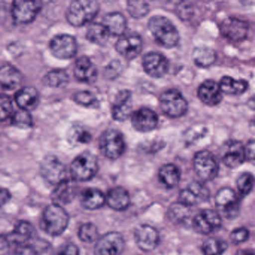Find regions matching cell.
Instances as JSON below:
<instances>
[{"label": "cell", "mask_w": 255, "mask_h": 255, "mask_svg": "<svg viewBox=\"0 0 255 255\" xmlns=\"http://www.w3.org/2000/svg\"><path fill=\"white\" fill-rule=\"evenodd\" d=\"M68 223L69 216L63 207L52 204L44 210L40 225L49 235L57 237L65 232Z\"/></svg>", "instance_id": "1"}, {"label": "cell", "mask_w": 255, "mask_h": 255, "mask_svg": "<svg viewBox=\"0 0 255 255\" xmlns=\"http://www.w3.org/2000/svg\"><path fill=\"white\" fill-rule=\"evenodd\" d=\"M148 28L155 39L163 47L171 48L178 44V31L167 17L153 16L149 20Z\"/></svg>", "instance_id": "2"}, {"label": "cell", "mask_w": 255, "mask_h": 255, "mask_svg": "<svg viewBox=\"0 0 255 255\" xmlns=\"http://www.w3.org/2000/svg\"><path fill=\"white\" fill-rule=\"evenodd\" d=\"M99 4L93 0H76L67 11V20L74 26H82L92 21L99 11Z\"/></svg>", "instance_id": "3"}, {"label": "cell", "mask_w": 255, "mask_h": 255, "mask_svg": "<svg viewBox=\"0 0 255 255\" xmlns=\"http://www.w3.org/2000/svg\"><path fill=\"white\" fill-rule=\"evenodd\" d=\"M98 171V158L90 152H84L79 155L71 165V176L77 181L91 180Z\"/></svg>", "instance_id": "4"}, {"label": "cell", "mask_w": 255, "mask_h": 255, "mask_svg": "<svg viewBox=\"0 0 255 255\" xmlns=\"http://www.w3.org/2000/svg\"><path fill=\"white\" fill-rule=\"evenodd\" d=\"M161 110L168 117L179 118L186 114L188 103L179 91L169 89L159 97Z\"/></svg>", "instance_id": "5"}, {"label": "cell", "mask_w": 255, "mask_h": 255, "mask_svg": "<svg viewBox=\"0 0 255 255\" xmlns=\"http://www.w3.org/2000/svg\"><path fill=\"white\" fill-rule=\"evenodd\" d=\"M99 146L106 157L110 159H118L123 154L125 150L123 134L116 129H107L100 138Z\"/></svg>", "instance_id": "6"}, {"label": "cell", "mask_w": 255, "mask_h": 255, "mask_svg": "<svg viewBox=\"0 0 255 255\" xmlns=\"http://www.w3.org/2000/svg\"><path fill=\"white\" fill-rule=\"evenodd\" d=\"M43 178L50 184H59L67 180V169L63 162L53 155L46 156L40 166Z\"/></svg>", "instance_id": "7"}, {"label": "cell", "mask_w": 255, "mask_h": 255, "mask_svg": "<svg viewBox=\"0 0 255 255\" xmlns=\"http://www.w3.org/2000/svg\"><path fill=\"white\" fill-rule=\"evenodd\" d=\"M194 168L198 177L204 181L213 180L219 169L217 159L208 150H201L195 155Z\"/></svg>", "instance_id": "8"}, {"label": "cell", "mask_w": 255, "mask_h": 255, "mask_svg": "<svg viewBox=\"0 0 255 255\" xmlns=\"http://www.w3.org/2000/svg\"><path fill=\"white\" fill-rule=\"evenodd\" d=\"M41 6L40 1H14L11 7L13 19L19 24L31 23L38 15Z\"/></svg>", "instance_id": "9"}, {"label": "cell", "mask_w": 255, "mask_h": 255, "mask_svg": "<svg viewBox=\"0 0 255 255\" xmlns=\"http://www.w3.org/2000/svg\"><path fill=\"white\" fill-rule=\"evenodd\" d=\"M125 247V240L118 232L107 233L98 238L95 247V255H121Z\"/></svg>", "instance_id": "10"}, {"label": "cell", "mask_w": 255, "mask_h": 255, "mask_svg": "<svg viewBox=\"0 0 255 255\" xmlns=\"http://www.w3.org/2000/svg\"><path fill=\"white\" fill-rule=\"evenodd\" d=\"M216 204L224 216L228 219L237 217L240 204L235 192L230 188H223L216 195Z\"/></svg>", "instance_id": "11"}, {"label": "cell", "mask_w": 255, "mask_h": 255, "mask_svg": "<svg viewBox=\"0 0 255 255\" xmlns=\"http://www.w3.org/2000/svg\"><path fill=\"white\" fill-rule=\"evenodd\" d=\"M50 50L58 59H71L77 53V41L74 37L66 34L56 35L50 41Z\"/></svg>", "instance_id": "12"}, {"label": "cell", "mask_w": 255, "mask_h": 255, "mask_svg": "<svg viewBox=\"0 0 255 255\" xmlns=\"http://www.w3.org/2000/svg\"><path fill=\"white\" fill-rule=\"evenodd\" d=\"M222 35L232 42H240L247 37L249 24L237 17H228L220 25Z\"/></svg>", "instance_id": "13"}, {"label": "cell", "mask_w": 255, "mask_h": 255, "mask_svg": "<svg viewBox=\"0 0 255 255\" xmlns=\"http://www.w3.org/2000/svg\"><path fill=\"white\" fill-rule=\"evenodd\" d=\"M221 223L222 219L217 212L206 209L195 216L192 221V227L195 232L207 235L219 228Z\"/></svg>", "instance_id": "14"}, {"label": "cell", "mask_w": 255, "mask_h": 255, "mask_svg": "<svg viewBox=\"0 0 255 255\" xmlns=\"http://www.w3.org/2000/svg\"><path fill=\"white\" fill-rule=\"evenodd\" d=\"M141 36L136 33H128L120 36L116 44V50L125 59H135L142 50Z\"/></svg>", "instance_id": "15"}, {"label": "cell", "mask_w": 255, "mask_h": 255, "mask_svg": "<svg viewBox=\"0 0 255 255\" xmlns=\"http://www.w3.org/2000/svg\"><path fill=\"white\" fill-rule=\"evenodd\" d=\"M144 71L153 78H161L167 74L169 68L168 59L161 53L150 52L143 58Z\"/></svg>", "instance_id": "16"}, {"label": "cell", "mask_w": 255, "mask_h": 255, "mask_svg": "<svg viewBox=\"0 0 255 255\" xmlns=\"http://www.w3.org/2000/svg\"><path fill=\"white\" fill-rule=\"evenodd\" d=\"M135 241L140 249L144 252H150L157 247L159 236L153 227L141 225L135 231Z\"/></svg>", "instance_id": "17"}, {"label": "cell", "mask_w": 255, "mask_h": 255, "mask_svg": "<svg viewBox=\"0 0 255 255\" xmlns=\"http://www.w3.org/2000/svg\"><path fill=\"white\" fill-rule=\"evenodd\" d=\"M132 108V94L129 90L118 93L112 106V116L114 120L124 122L129 118Z\"/></svg>", "instance_id": "18"}, {"label": "cell", "mask_w": 255, "mask_h": 255, "mask_svg": "<svg viewBox=\"0 0 255 255\" xmlns=\"http://www.w3.org/2000/svg\"><path fill=\"white\" fill-rule=\"evenodd\" d=\"M132 125L137 131L141 132H150L157 126L159 118L153 110L141 108L137 110L132 116Z\"/></svg>", "instance_id": "19"}, {"label": "cell", "mask_w": 255, "mask_h": 255, "mask_svg": "<svg viewBox=\"0 0 255 255\" xmlns=\"http://www.w3.org/2000/svg\"><path fill=\"white\" fill-rule=\"evenodd\" d=\"M246 159L243 144L239 141H230L225 145L222 160L226 166L235 168L241 165Z\"/></svg>", "instance_id": "20"}, {"label": "cell", "mask_w": 255, "mask_h": 255, "mask_svg": "<svg viewBox=\"0 0 255 255\" xmlns=\"http://www.w3.org/2000/svg\"><path fill=\"white\" fill-rule=\"evenodd\" d=\"M74 71L77 80L87 84H93L98 77L96 67L86 56H82L77 59Z\"/></svg>", "instance_id": "21"}, {"label": "cell", "mask_w": 255, "mask_h": 255, "mask_svg": "<svg viewBox=\"0 0 255 255\" xmlns=\"http://www.w3.org/2000/svg\"><path fill=\"white\" fill-rule=\"evenodd\" d=\"M198 95L200 100L210 107L217 105L222 100L219 84L211 80H206L200 86Z\"/></svg>", "instance_id": "22"}, {"label": "cell", "mask_w": 255, "mask_h": 255, "mask_svg": "<svg viewBox=\"0 0 255 255\" xmlns=\"http://www.w3.org/2000/svg\"><path fill=\"white\" fill-rule=\"evenodd\" d=\"M21 73L12 65L0 67V88L3 90L11 91L17 89L21 83Z\"/></svg>", "instance_id": "23"}, {"label": "cell", "mask_w": 255, "mask_h": 255, "mask_svg": "<svg viewBox=\"0 0 255 255\" xmlns=\"http://www.w3.org/2000/svg\"><path fill=\"white\" fill-rule=\"evenodd\" d=\"M76 186L72 182L67 179L65 181L56 185L52 192L53 204L59 206L66 205L74 200L76 196Z\"/></svg>", "instance_id": "24"}, {"label": "cell", "mask_w": 255, "mask_h": 255, "mask_svg": "<svg viewBox=\"0 0 255 255\" xmlns=\"http://www.w3.org/2000/svg\"><path fill=\"white\" fill-rule=\"evenodd\" d=\"M8 237L16 246L36 238V231L32 224L26 221H20L16 225L14 231L8 234Z\"/></svg>", "instance_id": "25"}, {"label": "cell", "mask_w": 255, "mask_h": 255, "mask_svg": "<svg viewBox=\"0 0 255 255\" xmlns=\"http://www.w3.org/2000/svg\"><path fill=\"white\" fill-rule=\"evenodd\" d=\"M15 101L20 110L29 112L35 110L39 103V94L33 87L23 88L15 95Z\"/></svg>", "instance_id": "26"}, {"label": "cell", "mask_w": 255, "mask_h": 255, "mask_svg": "<svg viewBox=\"0 0 255 255\" xmlns=\"http://www.w3.org/2000/svg\"><path fill=\"white\" fill-rule=\"evenodd\" d=\"M106 202L113 210H123L128 208L130 198L125 188L116 187L109 191L106 196Z\"/></svg>", "instance_id": "27"}, {"label": "cell", "mask_w": 255, "mask_h": 255, "mask_svg": "<svg viewBox=\"0 0 255 255\" xmlns=\"http://www.w3.org/2000/svg\"><path fill=\"white\" fill-rule=\"evenodd\" d=\"M102 24L105 26L110 35L122 36L127 28V20L121 13L111 12L104 17Z\"/></svg>", "instance_id": "28"}, {"label": "cell", "mask_w": 255, "mask_h": 255, "mask_svg": "<svg viewBox=\"0 0 255 255\" xmlns=\"http://www.w3.org/2000/svg\"><path fill=\"white\" fill-rule=\"evenodd\" d=\"M80 202L85 209L89 210L101 208L106 203V196L101 191L96 189H87L83 191Z\"/></svg>", "instance_id": "29"}, {"label": "cell", "mask_w": 255, "mask_h": 255, "mask_svg": "<svg viewBox=\"0 0 255 255\" xmlns=\"http://www.w3.org/2000/svg\"><path fill=\"white\" fill-rule=\"evenodd\" d=\"M221 92L230 95H240L244 93L249 87V83L244 80H235L231 77H224L219 84Z\"/></svg>", "instance_id": "30"}, {"label": "cell", "mask_w": 255, "mask_h": 255, "mask_svg": "<svg viewBox=\"0 0 255 255\" xmlns=\"http://www.w3.org/2000/svg\"><path fill=\"white\" fill-rule=\"evenodd\" d=\"M159 179L165 187L172 189L177 186L180 182V169L174 164L163 165L159 169Z\"/></svg>", "instance_id": "31"}, {"label": "cell", "mask_w": 255, "mask_h": 255, "mask_svg": "<svg viewBox=\"0 0 255 255\" xmlns=\"http://www.w3.org/2000/svg\"><path fill=\"white\" fill-rule=\"evenodd\" d=\"M192 59L198 67L207 68L216 62V53L210 47H196L192 53Z\"/></svg>", "instance_id": "32"}, {"label": "cell", "mask_w": 255, "mask_h": 255, "mask_svg": "<svg viewBox=\"0 0 255 255\" xmlns=\"http://www.w3.org/2000/svg\"><path fill=\"white\" fill-rule=\"evenodd\" d=\"M86 38L90 42L104 46L110 38V33L102 23H92L88 29Z\"/></svg>", "instance_id": "33"}, {"label": "cell", "mask_w": 255, "mask_h": 255, "mask_svg": "<svg viewBox=\"0 0 255 255\" xmlns=\"http://www.w3.org/2000/svg\"><path fill=\"white\" fill-rule=\"evenodd\" d=\"M69 77L65 71L55 70L50 71L44 77V83L53 88H62L68 85Z\"/></svg>", "instance_id": "34"}, {"label": "cell", "mask_w": 255, "mask_h": 255, "mask_svg": "<svg viewBox=\"0 0 255 255\" xmlns=\"http://www.w3.org/2000/svg\"><path fill=\"white\" fill-rule=\"evenodd\" d=\"M227 249L228 244L226 242L217 238L208 239L202 246L204 255H222Z\"/></svg>", "instance_id": "35"}, {"label": "cell", "mask_w": 255, "mask_h": 255, "mask_svg": "<svg viewBox=\"0 0 255 255\" xmlns=\"http://www.w3.org/2000/svg\"><path fill=\"white\" fill-rule=\"evenodd\" d=\"M189 216V207L181 203H174L168 208V218L174 223H181L184 222Z\"/></svg>", "instance_id": "36"}, {"label": "cell", "mask_w": 255, "mask_h": 255, "mask_svg": "<svg viewBox=\"0 0 255 255\" xmlns=\"http://www.w3.org/2000/svg\"><path fill=\"white\" fill-rule=\"evenodd\" d=\"M76 103L89 108H97L99 106V101L92 92L89 91H81L77 92L74 96Z\"/></svg>", "instance_id": "37"}, {"label": "cell", "mask_w": 255, "mask_h": 255, "mask_svg": "<svg viewBox=\"0 0 255 255\" xmlns=\"http://www.w3.org/2000/svg\"><path fill=\"white\" fill-rule=\"evenodd\" d=\"M79 238L84 243H91L98 240V231L97 227L92 223H86L79 230Z\"/></svg>", "instance_id": "38"}, {"label": "cell", "mask_w": 255, "mask_h": 255, "mask_svg": "<svg viewBox=\"0 0 255 255\" xmlns=\"http://www.w3.org/2000/svg\"><path fill=\"white\" fill-rule=\"evenodd\" d=\"M69 140L75 144H88L92 140V134L82 127L73 128L69 132Z\"/></svg>", "instance_id": "39"}, {"label": "cell", "mask_w": 255, "mask_h": 255, "mask_svg": "<svg viewBox=\"0 0 255 255\" xmlns=\"http://www.w3.org/2000/svg\"><path fill=\"white\" fill-rule=\"evenodd\" d=\"M11 122L14 126L23 129L31 128L33 125V120L29 112L23 110H18L12 115Z\"/></svg>", "instance_id": "40"}, {"label": "cell", "mask_w": 255, "mask_h": 255, "mask_svg": "<svg viewBox=\"0 0 255 255\" xmlns=\"http://www.w3.org/2000/svg\"><path fill=\"white\" fill-rule=\"evenodd\" d=\"M128 11L134 18H141L148 13L149 5L144 1H129L128 2Z\"/></svg>", "instance_id": "41"}, {"label": "cell", "mask_w": 255, "mask_h": 255, "mask_svg": "<svg viewBox=\"0 0 255 255\" xmlns=\"http://www.w3.org/2000/svg\"><path fill=\"white\" fill-rule=\"evenodd\" d=\"M187 189L195 195L199 203L207 201L210 198L208 188L199 182H192L188 186Z\"/></svg>", "instance_id": "42"}, {"label": "cell", "mask_w": 255, "mask_h": 255, "mask_svg": "<svg viewBox=\"0 0 255 255\" xmlns=\"http://www.w3.org/2000/svg\"><path fill=\"white\" fill-rule=\"evenodd\" d=\"M237 186L241 195H247L253 188V175L250 173H243L237 179Z\"/></svg>", "instance_id": "43"}, {"label": "cell", "mask_w": 255, "mask_h": 255, "mask_svg": "<svg viewBox=\"0 0 255 255\" xmlns=\"http://www.w3.org/2000/svg\"><path fill=\"white\" fill-rule=\"evenodd\" d=\"M13 115L12 101L6 95H0V122L11 117Z\"/></svg>", "instance_id": "44"}, {"label": "cell", "mask_w": 255, "mask_h": 255, "mask_svg": "<svg viewBox=\"0 0 255 255\" xmlns=\"http://www.w3.org/2000/svg\"><path fill=\"white\" fill-rule=\"evenodd\" d=\"M123 71V67L119 61H112L104 70V77L108 80L118 78Z\"/></svg>", "instance_id": "45"}, {"label": "cell", "mask_w": 255, "mask_h": 255, "mask_svg": "<svg viewBox=\"0 0 255 255\" xmlns=\"http://www.w3.org/2000/svg\"><path fill=\"white\" fill-rule=\"evenodd\" d=\"M176 13L181 20H189L194 14L193 5L189 2H179L176 6Z\"/></svg>", "instance_id": "46"}, {"label": "cell", "mask_w": 255, "mask_h": 255, "mask_svg": "<svg viewBox=\"0 0 255 255\" xmlns=\"http://www.w3.org/2000/svg\"><path fill=\"white\" fill-rule=\"evenodd\" d=\"M249 231L245 228H237V229L234 230L230 235V238L234 244L244 243L249 239Z\"/></svg>", "instance_id": "47"}, {"label": "cell", "mask_w": 255, "mask_h": 255, "mask_svg": "<svg viewBox=\"0 0 255 255\" xmlns=\"http://www.w3.org/2000/svg\"><path fill=\"white\" fill-rule=\"evenodd\" d=\"M179 202L187 207H192V206L195 205V204H199V201H198L195 195L186 188V189H183L180 192L179 195Z\"/></svg>", "instance_id": "48"}, {"label": "cell", "mask_w": 255, "mask_h": 255, "mask_svg": "<svg viewBox=\"0 0 255 255\" xmlns=\"http://www.w3.org/2000/svg\"><path fill=\"white\" fill-rule=\"evenodd\" d=\"M13 255H38L32 244L29 243L17 245L13 249Z\"/></svg>", "instance_id": "49"}, {"label": "cell", "mask_w": 255, "mask_h": 255, "mask_svg": "<svg viewBox=\"0 0 255 255\" xmlns=\"http://www.w3.org/2000/svg\"><path fill=\"white\" fill-rule=\"evenodd\" d=\"M15 248L8 235L0 236V255H8Z\"/></svg>", "instance_id": "50"}, {"label": "cell", "mask_w": 255, "mask_h": 255, "mask_svg": "<svg viewBox=\"0 0 255 255\" xmlns=\"http://www.w3.org/2000/svg\"><path fill=\"white\" fill-rule=\"evenodd\" d=\"M56 255H80V251L75 245L67 243L59 249Z\"/></svg>", "instance_id": "51"}, {"label": "cell", "mask_w": 255, "mask_h": 255, "mask_svg": "<svg viewBox=\"0 0 255 255\" xmlns=\"http://www.w3.org/2000/svg\"><path fill=\"white\" fill-rule=\"evenodd\" d=\"M244 148L246 157L249 158L251 160H254L255 159V141L254 139H251Z\"/></svg>", "instance_id": "52"}, {"label": "cell", "mask_w": 255, "mask_h": 255, "mask_svg": "<svg viewBox=\"0 0 255 255\" xmlns=\"http://www.w3.org/2000/svg\"><path fill=\"white\" fill-rule=\"evenodd\" d=\"M11 193L5 188L0 187V207L6 204L11 199Z\"/></svg>", "instance_id": "53"}, {"label": "cell", "mask_w": 255, "mask_h": 255, "mask_svg": "<svg viewBox=\"0 0 255 255\" xmlns=\"http://www.w3.org/2000/svg\"><path fill=\"white\" fill-rule=\"evenodd\" d=\"M236 255H255L253 250L250 249H242V250L238 251Z\"/></svg>", "instance_id": "54"}]
</instances>
